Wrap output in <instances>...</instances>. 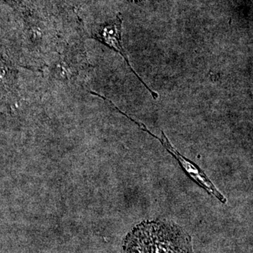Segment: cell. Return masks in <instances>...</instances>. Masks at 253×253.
<instances>
[{"instance_id": "cell-1", "label": "cell", "mask_w": 253, "mask_h": 253, "mask_svg": "<svg viewBox=\"0 0 253 253\" xmlns=\"http://www.w3.org/2000/svg\"><path fill=\"white\" fill-rule=\"evenodd\" d=\"M125 253H194L191 237L180 226L163 220L146 221L126 236Z\"/></svg>"}, {"instance_id": "cell-2", "label": "cell", "mask_w": 253, "mask_h": 253, "mask_svg": "<svg viewBox=\"0 0 253 253\" xmlns=\"http://www.w3.org/2000/svg\"><path fill=\"white\" fill-rule=\"evenodd\" d=\"M121 25H122V19L120 16H118L116 20L113 21V22L101 26L97 31L95 32L94 38L98 41H101V42L104 43L106 45L109 46L110 47L113 48L122 55L129 67L136 75V77L139 78V81L144 84L145 87L149 90L154 98H157V93L154 92L149 86L145 84L144 81H141V78L136 74L135 71H133L132 68L131 67L130 64L128 61L126 52H125L122 44H121Z\"/></svg>"}, {"instance_id": "cell-3", "label": "cell", "mask_w": 253, "mask_h": 253, "mask_svg": "<svg viewBox=\"0 0 253 253\" xmlns=\"http://www.w3.org/2000/svg\"><path fill=\"white\" fill-rule=\"evenodd\" d=\"M64 7L73 9L76 8L78 0H58Z\"/></svg>"}]
</instances>
